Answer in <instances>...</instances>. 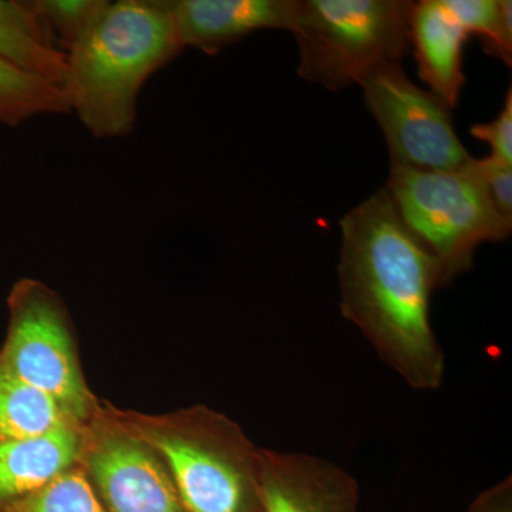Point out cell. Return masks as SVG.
<instances>
[{
    "label": "cell",
    "mask_w": 512,
    "mask_h": 512,
    "mask_svg": "<svg viewBox=\"0 0 512 512\" xmlns=\"http://www.w3.org/2000/svg\"><path fill=\"white\" fill-rule=\"evenodd\" d=\"M83 424L0 443V512L79 464Z\"/></svg>",
    "instance_id": "7c38bea8"
},
{
    "label": "cell",
    "mask_w": 512,
    "mask_h": 512,
    "mask_svg": "<svg viewBox=\"0 0 512 512\" xmlns=\"http://www.w3.org/2000/svg\"><path fill=\"white\" fill-rule=\"evenodd\" d=\"M386 190L400 220L439 265L443 286L473 268L480 245L510 237L512 220L495 207L476 158L446 171L392 164Z\"/></svg>",
    "instance_id": "277c9868"
},
{
    "label": "cell",
    "mask_w": 512,
    "mask_h": 512,
    "mask_svg": "<svg viewBox=\"0 0 512 512\" xmlns=\"http://www.w3.org/2000/svg\"><path fill=\"white\" fill-rule=\"evenodd\" d=\"M471 136L485 141L491 147V157L512 165V89H508L504 107L497 119L476 124L470 128Z\"/></svg>",
    "instance_id": "d6986e66"
},
{
    "label": "cell",
    "mask_w": 512,
    "mask_h": 512,
    "mask_svg": "<svg viewBox=\"0 0 512 512\" xmlns=\"http://www.w3.org/2000/svg\"><path fill=\"white\" fill-rule=\"evenodd\" d=\"M104 412L160 456L188 512H261V448L204 404L146 414L101 402Z\"/></svg>",
    "instance_id": "3957f363"
},
{
    "label": "cell",
    "mask_w": 512,
    "mask_h": 512,
    "mask_svg": "<svg viewBox=\"0 0 512 512\" xmlns=\"http://www.w3.org/2000/svg\"><path fill=\"white\" fill-rule=\"evenodd\" d=\"M261 512H357L359 484L338 464L261 448Z\"/></svg>",
    "instance_id": "9c48e42d"
},
{
    "label": "cell",
    "mask_w": 512,
    "mask_h": 512,
    "mask_svg": "<svg viewBox=\"0 0 512 512\" xmlns=\"http://www.w3.org/2000/svg\"><path fill=\"white\" fill-rule=\"evenodd\" d=\"M8 332L0 365L52 397L77 423H87L100 407L84 377L77 333L62 296L39 279L22 278L8 299Z\"/></svg>",
    "instance_id": "8992f818"
},
{
    "label": "cell",
    "mask_w": 512,
    "mask_h": 512,
    "mask_svg": "<svg viewBox=\"0 0 512 512\" xmlns=\"http://www.w3.org/2000/svg\"><path fill=\"white\" fill-rule=\"evenodd\" d=\"M184 49L170 0L107 2L66 52L70 110L93 137H127L144 84Z\"/></svg>",
    "instance_id": "7a4b0ae2"
},
{
    "label": "cell",
    "mask_w": 512,
    "mask_h": 512,
    "mask_svg": "<svg viewBox=\"0 0 512 512\" xmlns=\"http://www.w3.org/2000/svg\"><path fill=\"white\" fill-rule=\"evenodd\" d=\"M476 164L497 210L512 220V165L488 156Z\"/></svg>",
    "instance_id": "ffe728a7"
},
{
    "label": "cell",
    "mask_w": 512,
    "mask_h": 512,
    "mask_svg": "<svg viewBox=\"0 0 512 512\" xmlns=\"http://www.w3.org/2000/svg\"><path fill=\"white\" fill-rule=\"evenodd\" d=\"M468 36L476 35L487 55L512 63V2L510 0H443Z\"/></svg>",
    "instance_id": "2e32d148"
},
{
    "label": "cell",
    "mask_w": 512,
    "mask_h": 512,
    "mask_svg": "<svg viewBox=\"0 0 512 512\" xmlns=\"http://www.w3.org/2000/svg\"><path fill=\"white\" fill-rule=\"evenodd\" d=\"M0 60L64 89L66 52L30 2L0 0Z\"/></svg>",
    "instance_id": "4fadbf2b"
},
{
    "label": "cell",
    "mask_w": 512,
    "mask_h": 512,
    "mask_svg": "<svg viewBox=\"0 0 512 512\" xmlns=\"http://www.w3.org/2000/svg\"><path fill=\"white\" fill-rule=\"evenodd\" d=\"M109 0H32L33 9L64 52L84 35Z\"/></svg>",
    "instance_id": "ac0fdd59"
},
{
    "label": "cell",
    "mask_w": 512,
    "mask_h": 512,
    "mask_svg": "<svg viewBox=\"0 0 512 512\" xmlns=\"http://www.w3.org/2000/svg\"><path fill=\"white\" fill-rule=\"evenodd\" d=\"M184 47L208 55L258 30L291 32L299 0H170Z\"/></svg>",
    "instance_id": "30bf717a"
},
{
    "label": "cell",
    "mask_w": 512,
    "mask_h": 512,
    "mask_svg": "<svg viewBox=\"0 0 512 512\" xmlns=\"http://www.w3.org/2000/svg\"><path fill=\"white\" fill-rule=\"evenodd\" d=\"M5 512H106L82 467L64 471Z\"/></svg>",
    "instance_id": "e0dca14e"
},
{
    "label": "cell",
    "mask_w": 512,
    "mask_h": 512,
    "mask_svg": "<svg viewBox=\"0 0 512 512\" xmlns=\"http://www.w3.org/2000/svg\"><path fill=\"white\" fill-rule=\"evenodd\" d=\"M79 466L106 512H188L154 448L99 410L83 424Z\"/></svg>",
    "instance_id": "ba28073f"
},
{
    "label": "cell",
    "mask_w": 512,
    "mask_h": 512,
    "mask_svg": "<svg viewBox=\"0 0 512 512\" xmlns=\"http://www.w3.org/2000/svg\"><path fill=\"white\" fill-rule=\"evenodd\" d=\"M468 512H512V478H505L478 495Z\"/></svg>",
    "instance_id": "44dd1931"
},
{
    "label": "cell",
    "mask_w": 512,
    "mask_h": 512,
    "mask_svg": "<svg viewBox=\"0 0 512 512\" xmlns=\"http://www.w3.org/2000/svg\"><path fill=\"white\" fill-rule=\"evenodd\" d=\"M66 90L0 60V124L18 127L37 116L70 113Z\"/></svg>",
    "instance_id": "9a60e30c"
},
{
    "label": "cell",
    "mask_w": 512,
    "mask_h": 512,
    "mask_svg": "<svg viewBox=\"0 0 512 512\" xmlns=\"http://www.w3.org/2000/svg\"><path fill=\"white\" fill-rule=\"evenodd\" d=\"M409 0H299L298 74L338 92L412 49Z\"/></svg>",
    "instance_id": "5b68a950"
},
{
    "label": "cell",
    "mask_w": 512,
    "mask_h": 512,
    "mask_svg": "<svg viewBox=\"0 0 512 512\" xmlns=\"http://www.w3.org/2000/svg\"><path fill=\"white\" fill-rule=\"evenodd\" d=\"M340 309L414 390H437L444 353L430 320L439 265L400 220L386 188L339 221Z\"/></svg>",
    "instance_id": "6da1fadb"
},
{
    "label": "cell",
    "mask_w": 512,
    "mask_h": 512,
    "mask_svg": "<svg viewBox=\"0 0 512 512\" xmlns=\"http://www.w3.org/2000/svg\"><path fill=\"white\" fill-rule=\"evenodd\" d=\"M468 37L443 0L413 3L410 43L420 79L450 110L456 109L466 83L463 55Z\"/></svg>",
    "instance_id": "8fae6325"
},
{
    "label": "cell",
    "mask_w": 512,
    "mask_h": 512,
    "mask_svg": "<svg viewBox=\"0 0 512 512\" xmlns=\"http://www.w3.org/2000/svg\"><path fill=\"white\" fill-rule=\"evenodd\" d=\"M74 421L47 394L0 365V443L43 436Z\"/></svg>",
    "instance_id": "5bb4252c"
},
{
    "label": "cell",
    "mask_w": 512,
    "mask_h": 512,
    "mask_svg": "<svg viewBox=\"0 0 512 512\" xmlns=\"http://www.w3.org/2000/svg\"><path fill=\"white\" fill-rule=\"evenodd\" d=\"M370 113L382 128L392 164L446 171L470 160L444 101L420 89L402 62L376 67L359 82Z\"/></svg>",
    "instance_id": "52a82bcc"
}]
</instances>
